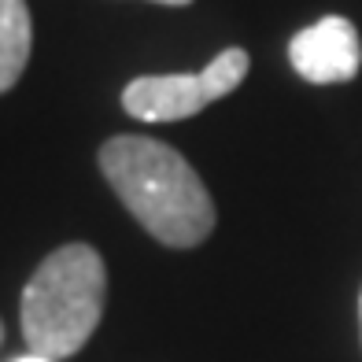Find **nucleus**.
<instances>
[{"instance_id": "nucleus-7", "label": "nucleus", "mask_w": 362, "mask_h": 362, "mask_svg": "<svg viewBox=\"0 0 362 362\" xmlns=\"http://www.w3.org/2000/svg\"><path fill=\"white\" fill-rule=\"evenodd\" d=\"M156 4H170V8H185V4H192V0H156Z\"/></svg>"}, {"instance_id": "nucleus-8", "label": "nucleus", "mask_w": 362, "mask_h": 362, "mask_svg": "<svg viewBox=\"0 0 362 362\" xmlns=\"http://www.w3.org/2000/svg\"><path fill=\"white\" fill-rule=\"evenodd\" d=\"M358 315H362V296H358Z\"/></svg>"}, {"instance_id": "nucleus-4", "label": "nucleus", "mask_w": 362, "mask_h": 362, "mask_svg": "<svg viewBox=\"0 0 362 362\" xmlns=\"http://www.w3.org/2000/svg\"><path fill=\"white\" fill-rule=\"evenodd\" d=\"M288 63L310 86L351 81L362 67V41H358L355 23L344 19V15H325V19L310 23L307 30H300L292 37Z\"/></svg>"}, {"instance_id": "nucleus-2", "label": "nucleus", "mask_w": 362, "mask_h": 362, "mask_svg": "<svg viewBox=\"0 0 362 362\" xmlns=\"http://www.w3.org/2000/svg\"><path fill=\"white\" fill-rule=\"evenodd\" d=\"M107 270L89 244H67L34 270L23 288V337L34 355L67 358L86 348L104 318Z\"/></svg>"}, {"instance_id": "nucleus-9", "label": "nucleus", "mask_w": 362, "mask_h": 362, "mask_svg": "<svg viewBox=\"0 0 362 362\" xmlns=\"http://www.w3.org/2000/svg\"><path fill=\"white\" fill-rule=\"evenodd\" d=\"M0 340H4V325H0Z\"/></svg>"}, {"instance_id": "nucleus-6", "label": "nucleus", "mask_w": 362, "mask_h": 362, "mask_svg": "<svg viewBox=\"0 0 362 362\" xmlns=\"http://www.w3.org/2000/svg\"><path fill=\"white\" fill-rule=\"evenodd\" d=\"M15 362H56V358H45V355H34V351H30V355H23V358H15Z\"/></svg>"}, {"instance_id": "nucleus-5", "label": "nucleus", "mask_w": 362, "mask_h": 362, "mask_svg": "<svg viewBox=\"0 0 362 362\" xmlns=\"http://www.w3.org/2000/svg\"><path fill=\"white\" fill-rule=\"evenodd\" d=\"M30 63V8L26 0H0V93L23 78Z\"/></svg>"}, {"instance_id": "nucleus-3", "label": "nucleus", "mask_w": 362, "mask_h": 362, "mask_svg": "<svg viewBox=\"0 0 362 362\" xmlns=\"http://www.w3.org/2000/svg\"><path fill=\"white\" fill-rule=\"evenodd\" d=\"M252 59L244 48H226L204 71L196 74H144L134 78L122 89V107L141 122H177L192 119L196 111H204L207 104L229 96L244 74H248Z\"/></svg>"}, {"instance_id": "nucleus-1", "label": "nucleus", "mask_w": 362, "mask_h": 362, "mask_svg": "<svg viewBox=\"0 0 362 362\" xmlns=\"http://www.w3.org/2000/svg\"><path fill=\"white\" fill-rule=\"evenodd\" d=\"M100 170L119 200L167 248H196L215 229L211 192L170 144L152 137H111L100 148Z\"/></svg>"}]
</instances>
